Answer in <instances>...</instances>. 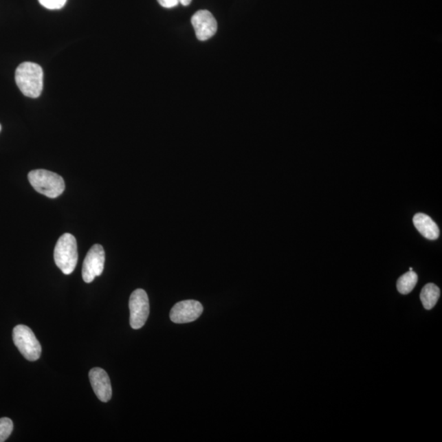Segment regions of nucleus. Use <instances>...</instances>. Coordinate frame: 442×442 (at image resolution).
I'll use <instances>...</instances> for the list:
<instances>
[{
    "mask_svg": "<svg viewBox=\"0 0 442 442\" xmlns=\"http://www.w3.org/2000/svg\"><path fill=\"white\" fill-rule=\"evenodd\" d=\"M54 261L56 265L64 274H71L74 272L78 261L76 239L71 234H64L59 238L54 248Z\"/></svg>",
    "mask_w": 442,
    "mask_h": 442,
    "instance_id": "obj_3",
    "label": "nucleus"
},
{
    "mask_svg": "<svg viewBox=\"0 0 442 442\" xmlns=\"http://www.w3.org/2000/svg\"><path fill=\"white\" fill-rule=\"evenodd\" d=\"M203 307L195 300H186L175 305L170 311V320L175 324L191 323L203 314Z\"/></svg>",
    "mask_w": 442,
    "mask_h": 442,
    "instance_id": "obj_7",
    "label": "nucleus"
},
{
    "mask_svg": "<svg viewBox=\"0 0 442 442\" xmlns=\"http://www.w3.org/2000/svg\"><path fill=\"white\" fill-rule=\"evenodd\" d=\"M30 184L40 194L56 199L65 190V182L59 175L46 170H34L28 174Z\"/></svg>",
    "mask_w": 442,
    "mask_h": 442,
    "instance_id": "obj_2",
    "label": "nucleus"
},
{
    "mask_svg": "<svg viewBox=\"0 0 442 442\" xmlns=\"http://www.w3.org/2000/svg\"><path fill=\"white\" fill-rule=\"evenodd\" d=\"M14 430V423L10 419H0V442L5 441Z\"/></svg>",
    "mask_w": 442,
    "mask_h": 442,
    "instance_id": "obj_13",
    "label": "nucleus"
},
{
    "mask_svg": "<svg viewBox=\"0 0 442 442\" xmlns=\"http://www.w3.org/2000/svg\"><path fill=\"white\" fill-rule=\"evenodd\" d=\"M160 5L166 8L177 7L179 3V0H157Z\"/></svg>",
    "mask_w": 442,
    "mask_h": 442,
    "instance_id": "obj_15",
    "label": "nucleus"
},
{
    "mask_svg": "<svg viewBox=\"0 0 442 442\" xmlns=\"http://www.w3.org/2000/svg\"><path fill=\"white\" fill-rule=\"evenodd\" d=\"M105 263V252L104 247L100 244H96L85 256L83 267L82 277L85 283H92L98 276H100L104 272Z\"/></svg>",
    "mask_w": 442,
    "mask_h": 442,
    "instance_id": "obj_6",
    "label": "nucleus"
},
{
    "mask_svg": "<svg viewBox=\"0 0 442 442\" xmlns=\"http://www.w3.org/2000/svg\"><path fill=\"white\" fill-rule=\"evenodd\" d=\"M12 339L15 346L25 359L30 362H36L40 359L42 351L41 343L27 326H16L12 331Z\"/></svg>",
    "mask_w": 442,
    "mask_h": 442,
    "instance_id": "obj_4",
    "label": "nucleus"
},
{
    "mask_svg": "<svg viewBox=\"0 0 442 442\" xmlns=\"http://www.w3.org/2000/svg\"><path fill=\"white\" fill-rule=\"evenodd\" d=\"M43 7L49 10H61L67 3V0H38Z\"/></svg>",
    "mask_w": 442,
    "mask_h": 442,
    "instance_id": "obj_14",
    "label": "nucleus"
},
{
    "mask_svg": "<svg viewBox=\"0 0 442 442\" xmlns=\"http://www.w3.org/2000/svg\"><path fill=\"white\" fill-rule=\"evenodd\" d=\"M179 3H181L184 6L190 5L192 2V0H179Z\"/></svg>",
    "mask_w": 442,
    "mask_h": 442,
    "instance_id": "obj_16",
    "label": "nucleus"
},
{
    "mask_svg": "<svg viewBox=\"0 0 442 442\" xmlns=\"http://www.w3.org/2000/svg\"><path fill=\"white\" fill-rule=\"evenodd\" d=\"M89 377L97 397L102 402H109L113 395V389L107 372L101 368H93L89 371Z\"/></svg>",
    "mask_w": 442,
    "mask_h": 442,
    "instance_id": "obj_9",
    "label": "nucleus"
},
{
    "mask_svg": "<svg viewBox=\"0 0 442 442\" xmlns=\"http://www.w3.org/2000/svg\"><path fill=\"white\" fill-rule=\"evenodd\" d=\"M415 228L424 238L429 240H436L439 238L440 230L439 226L429 217L423 213L416 214L413 219Z\"/></svg>",
    "mask_w": 442,
    "mask_h": 442,
    "instance_id": "obj_10",
    "label": "nucleus"
},
{
    "mask_svg": "<svg viewBox=\"0 0 442 442\" xmlns=\"http://www.w3.org/2000/svg\"><path fill=\"white\" fill-rule=\"evenodd\" d=\"M1 129H2L1 124H0V131H1Z\"/></svg>",
    "mask_w": 442,
    "mask_h": 442,
    "instance_id": "obj_17",
    "label": "nucleus"
},
{
    "mask_svg": "<svg viewBox=\"0 0 442 442\" xmlns=\"http://www.w3.org/2000/svg\"><path fill=\"white\" fill-rule=\"evenodd\" d=\"M15 80L25 96L36 98L40 97L44 87V72L38 64L25 62L16 68Z\"/></svg>",
    "mask_w": 442,
    "mask_h": 442,
    "instance_id": "obj_1",
    "label": "nucleus"
},
{
    "mask_svg": "<svg viewBox=\"0 0 442 442\" xmlns=\"http://www.w3.org/2000/svg\"><path fill=\"white\" fill-rule=\"evenodd\" d=\"M418 282L417 274L415 273L413 270L403 274L399 278L397 281V290L399 293L406 295L411 293L415 289L416 283Z\"/></svg>",
    "mask_w": 442,
    "mask_h": 442,
    "instance_id": "obj_12",
    "label": "nucleus"
},
{
    "mask_svg": "<svg viewBox=\"0 0 442 442\" xmlns=\"http://www.w3.org/2000/svg\"><path fill=\"white\" fill-rule=\"evenodd\" d=\"M130 324L132 329H140L144 327L149 316V301L147 293L144 289L133 291L130 302Z\"/></svg>",
    "mask_w": 442,
    "mask_h": 442,
    "instance_id": "obj_5",
    "label": "nucleus"
},
{
    "mask_svg": "<svg viewBox=\"0 0 442 442\" xmlns=\"http://www.w3.org/2000/svg\"><path fill=\"white\" fill-rule=\"evenodd\" d=\"M191 23L195 28L197 38L201 41L209 40L217 33V20L214 18L212 12L208 10L197 11L192 16Z\"/></svg>",
    "mask_w": 442,
    "mask_h": 442,
    "instance_id": "obj_8",
    "label": "nucleus"
},
{
    "mask_svg": "<svg viewBox=\"0 0 442 442\" xmlns=\"http://www.w3.org/2000/svg\"><path fill=\"white\" fill-rule=\"evenodd\" d=\"M439 298L440 289L434 283H428L425 285L421 294H420V299H421L424 308L427 310H431L434 307Z\"/></svg>",
    "mask_w": 442,
    "mask_h": 442,
    "instance_id": "obj_11",
    "label": "nucleus"
}]
</instances>
